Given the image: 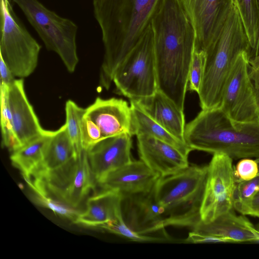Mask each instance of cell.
<instances>
[{
  "label": "cell",
  "instance_id": "1",
  "mask_svg": "<svg viewBox=\"0 0 259 259\" xmlns=\"http://www.w3.org/2000/svg\"><path fill=\"white\" fill-rule=\"evenodd\" d=\"M150 24L158 90L184 110L195 48L193 26L179 0H160Z\"/></svg>",
  "mask_w": 259,
  "mask_h": 259
},
{
  "label": "cell",
  "instance_id": "2",
  "mask_svg": "<svg viewBox=\"0 0 259 259\" xmlns=\"http://www.w3.org/2000/svg\"><path fill=\"white\" fill-rule=\"evenodd\" d=\"M160 1H93L104 48L99 80L102 87L109 89L116 70L150 24Z\"/></svg>",
  "mask_w": 259,
  "mask_h": 259
},
{
  "label": "cell",
  "instance_id": "3",
  "mask_svg": "<svg viewBox=\"0 0 259 259\" xmlns=\"http://www.w3.org/2000/svg\"><path fill=\"white\" fill-rule=\"evenodd\" d=\"M184 140L192 150L225 154L232 159L259 156V121H232L221 107L202 110L186 125Z\"/></svg>",
  "mask_w": 259,
  "mask_h": 259
},
{
  "label": "cell",
  "instance_id": "4",
  "mask_svg": "<svg viewBox=\"0 0 259 259\" xmlns=\"http://www.w3.org/2000/svg\"><path fill=\"white\" fill-rule=\"evenodd\" d=\"M243 51L250 52L251 57L248 38L234 6L218 39L205 52L204 73L198 93L202 110L221 107L225 83L237 56Z\"/></svg>",
  "mask_w": 259,
  "mask_h": 259
},
{
  "label": "cell",
  "instance_id": "5",
  "mask_svg": "<svg viewBox=\"0 0 259 259\" xmlns=\"http://www.w3.org/2000/svg\"><path fill=\"white\" fill-rule=\"evenodd\" d=\"M207 175V165H194L158 179L154 192L165 210L168 226L193 228L201 221L200 210Z\"/></svg>",
  "mask_w": 259,
  "mask_h": 259
},
{
  "label": "cell",
  "instance_id": "6",
  "mask_svg": "<svg viewBox=\"0 0 259 259\" xmlns=\"http://www.w3.org/2000/svg\"><path fill=\"white\" fill-rule=\"evenodd\" d=\"M25 181L35 193L49 196L75 208L94 188L95 181L87 151L83 150L79 157Z\"/></svg>",
  "mask_w": 259,
  "mask_h": 259
},
{
  "label": "cell",
  "instance_id": "7",
  "mask_svg": "<svg viewBox=\"0 0 259 259\" xmlns=\"http://www.w3.org/2000/svg\"><path fill=\"white\" fill-rule=\"evenodd\" d=\"M11 1L22 10L47 49L56 53L68 71L74 72L78 62L76 24L48 9L38 0Z\"/></svg>",
  "mask_w": 259,
  "mask_h": 259
},
{
  "label": "cell",
  "instance_id": "8",
  "mask_svg": "<svg viewBox=\"0 0 259 259\" xmlns=\"http://www.w3.org/2000/svg\"><path fill=\"white\" fill-rule=\"evenodd\" d=\"M113 82L118 93L130 100L151 96L158 90L151 24L116 70Z\"/></svg>",
  "mask_w": 259,
  "mask_h": 259
},
{
  "label": "cell",
  "instance_id": "9",
  "mask_svg": "<svg viewBox=\"0 0 259 259\" xmlns=\"http://www.w3.org/2000/svg\"><path fill=\"white\" fill-rule=\"evenodd\" d=\"M11 1L0 3V57L15 76L22 78L36 68L41 46L18 18Z\"/></svg>",
  "mask_w": 259,
  "mask_h": 259
},
{
  "label": "cell",
  "instance_id": "10",
  "mask_svg": "<svg viewBox=\"0 0 259 259\" xmlns=\"http://www.w3.org/2000/svg\"><path fill=\"white\" fill-rule=\"evenodd\" d=\"M250 58L246 51L238 54L223 90L221 108L234 122L259 121L256 89L249 74Z\"/></svg>",
  "mask_w": 259,
  "mask_h": 259
},
{
  "label": "cell",
  "instance_id": "11",
  "mask_svg": "<svg viewBox=\"0 0 259 259\" xmlns=\"http://www.w3.org/2000/svg\"><path fill=\"white\" fill-rule=\"evenodd\" d=\"M236 185L232 159L223 153L213 154L207 165L206 181L200 207L202 222L209 223L232 210Z\"/></svg>",
  "mask_w": 259,
  "mask_h": 259
},
{
  "label": "cell",
  "instance_id": "12",
  "mask_svg": "<svg viewBox=\"0 0 259 259\" xmlns=\"http://www.w3.org/2000/svg\"><path fill=\"white\" fill-rule=\"evenodd\" d=\"M195 30L194 51L206 52L217 41L233 0H179Z\"/></svg>",
  "mask_w": 259,
  "mask_h": 259
},
{
  "label": "cell",
  "instance_id": "13",
  "mask_svg": "<svg viewBox=\"0 0 259 259\" xmlns=\"http://www.w3.org/2000/svg\"><path fill=\"white\" fill-rule=\"evenodd\" d=\"M153 188L148 192L122 197L123 220L128 227L141 234L165 233L164 228L168 226L165 210L157 201Z\"/></svg>",
  "mask_w": 259,
  "mask_h": 259
},
{
  "label": "cell",
  "instance_id": "14",
  "mask_svg": "<svg viewBox=\"0 0 259 259\" xmlns=\"http://www.w3.org/2000/svg\"><path fill=\"white\" fill-rule=\"evenodd\" d=\"M132 137L122 134L107 138L86 151L96 182L98 183L110 172L133 161Z\"/></svg>",
  "mask_w": 259,
  "mask_h": 259
},
{
  "label": "cell",
  "instance_id": "15",
  "mask_svg": "<svg viewBox=\"0 0 259 259\" xmlns=\"http://www.w3.org/2000/svg\"><path fill=\"white\" fill-rule=\"evenodd\" d=\"M85 115L98 126L104 139L122 134L135 135L131 105L121 99L98 97L85 108Z\"/></svg>",
  "mask_w": 259,
  "mask_h": 259
},
{
  "label": "cell",
  "instance_id": "16",
  "mask_svg": "<svg viewBox=\"0 0 259 259\" xmlns=\"http://www.w3.org/2000/svg\"><path fill=\"white\" fill-rule=\"evenodd\" d=\"M136 136L140 160L160 177L176 174L189 166L188 156L174 146L148 135Z\"/></svg>",
  "mask_w": 259,
  "mask_h": 259
},
{
  "label": "cell",
  "instance_id": "17",
  "mask_svg": "<svg viewBox=\"0 0 259 259\" xmlns=\"http://www.w3.org/2000/svg\"><path fill=\"white\" fill-rule=\"evenodd\" d=\"M160 177L141 160L132 161L106 175L98 184L126 196L151 191Z\"/></svg>",
  "mask_w": 259,
  "mask_h": 259
},
{
  "label": "cell",
  "instance_id": "18",
  "mask_svg": "<svg viewBox=\"0 0 259 259\" xmlns=\"http://www.w3.org/2000/svg\"><path fill=\"white\" fill-rule=\"evenodd\" d=\"M8 98L19 148L47 132L41 126L27 98L22 78L16 79L8 86Z\"/></svg>",
  "mask_w": 259,
  "mask_h": 259
},
{
  "label": "cell",
  "instance_id": "19",
  "mask_svg": "<svg viewBox=\"0 0 259 259\" xmlns=\"http://www.w3.org/2000/svg\"><path fill=\"white\" fill-rule=\"evenodd\" d=\"M198 233L223 238L229 243H259V231L242 215L231 210L208 223L201 221L193 228Z\"/></svg>",
  "mask_w": 259,
  "mask_h": 259
},
{
  "label": "cell",
  "instance_id": "20",
  "mask_svg": "<svg viewBox=\"0 0 259 259\" xmlns=\"http://www.w3.org/2000/svg\"><path fill=\"white\" fill-rule=\"evenodd\" d=\"M132 100L155 121L185 142L184 111L161 91L157 90L151 96Z\"/></svg>",
  "mask_w": 259,
  "mask_h": 259
},
{
  "label": "cell",
  "instance_id": "21",
  "mask_svg": "<svg viewBox=\"0 0 259 259\" xmlns=\"http://www.w3.org/2000/svg\"><path fill=\"white\" fill-rule=\"evenodd\" d=\"M122 196L119 192L103 190L88 199L85 210L79 213L73 223L99 228L122 214Z\"/></svg>",
  "mask_w": 259,
  "mask_h": 259
},
{
  "label": "cell",
  "instance_id": "22",
  "mask_svg": "<svg viewBox=\"0 0 259 259\" xmlns=\"http://www.w3.org/2000/svg\"><path fill=\"white\" fill-rule=\"evenodd\" d=\"M74 157H77L64 124L54 131L49 139L44 149L42 161L30 178L56 169Z\"/></svg>",
  "mask_w": 259,
  "mask_h": 259
},
{
  "label": "cell",
  "instance_id": "23",
  "mask_svg": "<svg viewBox=\"0 0 259 259\" xmlns=\"http://www.w3.org/2000/svg\"><path fill=\"white\" fill-rule=\"evenodd\" d=\"M54 131H48L12 152V164L21 172L25 180L36 170L43 158L45 148Z\"/></svg>",
  "mask_w": 259,
  "mask_h": 259
},
{
  "label": "cell",
  "instance_id": "24",
  "mask_svg": "<svg viewBox=\"0 0 259 259\" xmlns=\"http://www.w3.org/2000/svg\"><path fill=\"white\" fill-rule=\"evenodd\" d=\"M130 100L135 135L146 134L174 146L188 156L192 150L185 142L153 119L134 101Z\"/></svg>",
  "mask_w": 259,
  "mask_h": 259
},
{
  "label": "cell",
  "instance_id": "25",
  "mask_svg": "<svg viewBox=\"0 0 259 259\" xmlns=\"http://www.w3.org/2000/svg\"><path fill=\"white\" fill-rule=\"evenodd\" d=\"M248 38L251 57L257 53L259 45V8L257 0H233Z\"/></svg>",
  "mask_w": 259,
  "mask_h": 259
},
{
  "label": "cell",
  "instance_id": "26",
  "mask_svg": "<svg viewBox=\"0 0 259 259\" xmlns=\"http://www.w3.org/2000/svg\"><path fill=\"white\" fill-rule=\"evenodd\" d=\"M66 122L68 135L74 146L77 157L83 151L81 142V125L85 109L78 106L72 100H68L65 104Z\"/></svg>",
  "mask_w": 259,
  "mask_h": 259
},
{
  "label": "cell",
  "instance_id": "27",
  "mask_svg": "<svg viewBox=\"0 0 259 259\" xmlns=\"http://www.w3.org/2000/svg\"><path fill=\"white\" fill-rule=\"evenodd\" d=\"M8 85L1 84V126L2 146L11 152L19 148L12 121V114L8 98Z\"/></svg>",
  "mask_w": 259,
  "mask_h": 259
},
{
  "label": "cell",
  "instance_id": "28",
  "mask_svg": "<svg viewBox=\"0 0 259 259\" xmlns=\"http://www.w3.org/2000/svg\"><path fill=\"white\" fill-rule=\"evenodd\" d=\"M99 228L133 241L144 242L171 241V239L167 236H151L136 232L126 225L123 220L122 214L116 219L101 226Z\"/></svg>",
  "mask_w": 259,
  "mask_h": 259
},
{
  "label": "cell",
  "instance_id": "29",
  "mask_svg": "<svg viewBox=\"0 0 259 259\" xmlns=\"http://www.w3.org/2000/svg\"><path fill=\"white\" fill-rule=\"evenodd\" d=\"M32 198L37 204L47 208L53 211L55 214L73 222L79 213L75 208L46 195L35 193Z\"/></svg>",
  "mask_w": 259,
  "mask_h": 259
},
{
  "label": "cell",
  "instance_id": "30",
  "mask_svg": "<svg viewBox=\"0 0 259 259\" xmlns=\"http://www.w3.org/2000/svg\"><path fill=\"white\" fill-rule=\"evenodd\" d=\"M205 59V52L194 51L188 76V89L197 94L203 77Z\"/></svg>",
  "mask_w": 259,
  "mask_h": 259
},
{
  "label": "cell",
  "instance_id": "31",
  "mask_svg": "<svg viewBox=\"0 0 259 259\" xmlns=\"http://www.w3.org/2000/svg\"><path fill=\"white\" fill-rule=\"evenodd\" d=\"M259 191V176L249 181L236 183L234 194L233 207L250 201Z\"/></svg>",
  "mask_w": 259,
  "mask_h": 259
},
{
  "label": "cell",
  "instance_id": "32",
  "mask_svg": "<svg viewBox=\"0 0 259 259\" xmlns=\"http://www.w3.org/2000/svg\"><path fill=\"white\" fill-rule=\"evenodd\" d=\"M81 134L82 148L85 151L104 139L98 126L85 113L81 121Z\"/></svg>",
  "mask_w": 259,
  "mask_h": 259
},
{
  "label": "cell",
  "instance_id": "33",
  "mask_svg": "<svg viewBox=\"0 0 259 259\" xmlns=\"http://www.w3.org/2000/svg\"><path fill=\"white\" fill-rule=\"evenodd\" d=\"M259 166L257 162L251 158H242L234 167V174L236 183L249 181L258 176Z\"/></svg>",
  "mask_w": 259,
  "mask_h": 259
},
{
  "label": "cell",
  "instance_id": "34",
  "mask_svg": "<svg viewBox=\"0 0 259 259\" xmlns=\"http://www.w3.org/2000/svg\"><path fill=\"white\" fill-rule=\"evenodd\" d=\"M185 241L193 243H229L227 240L223 238L203 234L194 231L189 233Z\"/></svg>",
  "mask_w": 259,
  "mask_h": 259
},
{
  "label": "cell",
  "instance_id": "35",
  "mask_svg": "<svg viewBox=\"0 0 259 259\" xmlns=\"http://www.w3.org/2000/svg\"><path fill=\"white\" fill-rule=\"evenodd\" d=\"M243 215H249L259 218V191L250 201L235 208Z\"/></svg>",
  "mask_w": 259,
  "mask_h": 259
},
{
  "label": "cell",
  "instance_id": "36",
  "mask_svg": "<svg viewBox=\"0 0 259 259\" xmlns=\"http://www.w3.org/2000/svg\"><path fill=\"white\" fill-rule=\"evenodd\" d=\"M249 74L255 89L259 88V55L249 59Z\"/></svg>",
  "mask_w": 259,
  "mask_h": 259
},
{
  "label": "cell",
  "instance_id": "37",
  "mask_svg": "<svg viewBox=\"0 0 259 259\" xmlns=\"http://www.w3.org/2000/svg\"><path fill=\"white\" fill-rule=\"evenodd\" d=\"M0 76L1 84L7 85L12 84L16 79L10 69L0 57Z\"/></svg>",
  "mask_w": 259,
  "mask_h": 259
},
{
  "label": "cell",
  "instance_id": "38",
  "mask_svg": "<svg viewBox=\"0 0 259 259\" xmlns=\"http://www.w3.org/2000/svg\"><path fill=\"white\" fill-rule=\"evenodd\" d=\"M256 97H257L258 103L259 104V88L257 89H256Z\"/></svg>",
  "mask_w": 259,
  "mask_h": 259
},
{
  "label": "cell",
  "instance_id": "39",
  "mask_svg": "<svg viewBox=\"0 0 259 259\" xmlns=\"http://www.w3.org/2000/svg\"><path fill=\"white\" fill-rule=\"evenodd\" d=\"M257 2H258V8H259V0H257ZM259 55V45H258V49H257V53H256V55H255V56H257V55Z\"/></svg>",
  "mask_w": 259,
  "mask_h": 259
},
{
  "label": "cell",
  "instance_id": "40",
  "mask_svg": "<svg viewBox=\"0 0 259 259\" xmlns=\"http://www.w3.org/2000/svg\"><path fill=\"white\" fill-rule=\"evenodd\" d=\"M255 160L257 162V163L258 164V166H259V156L255 158ZM258 176H259V172H258Z\"/></svg>",
  "mask_w": 259,
  "mask_h": 259
},
{
  "label": "cell",
  "instance_id": "41",
  "mask_svg": "<svg viewBox=\"0 0 259 259\" xmlns=\"http://www.w3.org/2000/svg\"><path fill=\"white\" fill-rule=\"evenodd\" d=\"M255 227L259 231V223L255 225Z\"/></svg>",
  "mask_w": 259,
  "mask_h": 259
}]
</instances>
